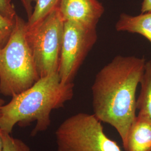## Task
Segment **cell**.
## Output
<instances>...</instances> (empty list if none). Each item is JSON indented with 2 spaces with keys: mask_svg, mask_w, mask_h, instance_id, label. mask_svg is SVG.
<instances>
[{
  "mask_svg": "<svg viewBox=\"0 0 151 151\" xmlns=\"http://www.w3.org/2000/svg\"><path fill=\"white\" fill-rule=\"evenodd\" d=\"M33 1L34 0H20L27 15L28 19L31 16L32 14L33 10Z\"/></svg>",
  "mask_w": 151,
  "mask_h": 151,
  "instance_id": "cell-15",
  "label": "cell"
},
{
  "mask_svg": "<svg viewBox=\"0 0 151 151\" xmlns=\"http://www.w3.org/2000/svg\"><path fill=\"white\" fill-rule=\"evenodd\" d=\"M140 84V93L136 102L137 109L151 119V61L146 62Z\"/></svg>",
  "mask_w": 151,
  "mask_h": 151,
  "instance_id": "cell-10",
  "label": "cell"
},
{
  "mask_svg": "<svg viewBox=\"0 0 151 151\" xmlns=\"http://www.w3.org/2000/svg\"><path fill=\"white\" fill-rule=\"evenodd\" d=\"M125 151H151V119L138 112L130 127Z\"/></svg>",
  "mask_w": 151,
  "mask_h": 151,
  "instance_id": "cell-8",
  "label": "cell"
},
{
  "mask_svg": "<svg viewBox=\"0 0 151 151\" xmlns=\"http://www.w3.org/2000/svg\"><path fill=\"white\" fill-rule=\"evenodd\" d=\"M60 0H34L35 3L31 16L27 22V25H32L40 21L54 9L58 7Z\"/></svg>",
  "mask_w": 151,
  "mask_h": 151,
  "instance_id": "cell-11",
  "label": "cell"
},
{
  "mask_svg": "<svg viewBox=\"0 0 151 151\" xmlns=\"http://www.w3.org/2000/svg\"><path fill=\"white\" fill-rule=\"evenodd\" d=\"M0 12L5 16L14 19L17 14L12 0H0Z\"/></svg>",
  "mask_w": 151,
  "mask_h": 151,
  "instance_id": "cell-14",
  "label": "cell"
},
{
  "mask_svg": "<svg viewBox=\"0 0 151 151\" xmlns=\"http://www.w3.org/2000/svg\"><path fill=\"white\" fill-rule=\"evenodd\" d=\"M97 40L96 29L65 22L58 73L62 83H72L87 55Z\"/></svg>",
  "mask_w": 151,
  "mask_h": 151,
  "instance_id": "cell-6",
  "label": "cell"
},
{
  "mask_svg": "<svg viewBox=\"0 0 151 151\" xmlns=\"http://www.w3.org/2000/svg\"><path fill=\"white\" fill-rule=\"evenodd\" d=\"M15 18L11 19L0 12V49L5 47L13 32Z\"/></svg>",
  "mask_w": 151,
  "mask_h": 151,
  "instance_id": "cell-13",
  "label": "cell"
},
{
  "mask_svg": "<svg viewBox=\"0 0 151 151\" xmlns=\"http://www.w3.org/2000/svg\"><path fill=\"white\" fill-rule=\"evenodd\" d=\"M118 32H127L142 35L151 43V12L137 16L122 14L115 25Z\"/></svg>",
  "mask_w": 151,
  "mask_h": 151,
  "instance_id": "cell-9",
  "label": "cell"
},
{
  "mask_svg": "<svg viewBox=\"0 0 151 151\" xmlns=\"http://www.w3.org/2000/svg\"><path fill=\"white\" fill-rule=\"evenodd\" d=\"M5 104V101L3 99H0V116H1V114H2V109Z\"/></svg>",
  "mask_w": 151,
  "mask_h": 151,
  "instance_id": "cell-17",
  "label": "cell"
},
{
  "mask_svg": "<svg viewBox=\"0 0 151 151\" xmlns=\"http://www.w3.org/2000/svg\"><path fill=\"white\" fill-rule=\"evenodd\" d=\"M3 139L2 151H31L29 146L24 141L14 138L10 134L1 129Z\"/></svg>",
  "mask_w": 151,
  "mask_h": 151,
  "instance_id": "cell-12",
  "label": "cell"
},
{
  "mask_svg": "<svg viewBox=\"0 0 151 151\" xmlns=\"http://www.w3.org/2000/svg\"><path fill=\"white\" fill-rule=\"evenodd\" d=\"M64 24L57 7L35 24L26 25V38L40 78L58 72Z\"/></svg>",
  "mask_w": 151,
  "mask_h": 151,
  "instance_id": "cell-4",
  "label": "cell"
},
{
  "mask_svg": "<svg viewBox=\"0 0 151 151\" xmlns=\"http://www.w3.org/2000/svg\"><path fill=\"white\" fill-rule=\"evenodd\" d=\"M151 12V0H143L142 4L141 12L145 13Z\"/></svg>",
  "mask_w": 151,
  "mask_h": 151,
  "instance_id": "cell-16",
  "label": "cell"
},
{
  "mask_svg": "<svg viewBox=\"0 0 151 151\" xmlns=\"http://www.w3.org/2000/svg\"><path fill=\"white\" fill-rule=\"evenodd\" d=\"M26 25L17 14L11 37L0 49V93L6 96L14 97L40 78L26 38Z\"/></svg>",
  "mask_w": 151,
  "mask_h": 151,
  "instance_id": "cell-3",
  "label": "cell"
},
{
  "mask_svg": "<svg viewBox=\"0 0 151 151\" xmlns=\"http://www.w3.org/2000/svg\"><path fill=\"white\" fill-rule=\"evenodd\" d=\"M3 146H4V143H3V139H2L1 129H0V151H2L3 150Z\"/></svg>",
  "mask_w": 151,
  "mask_h": 151,
  "instance_id": "cell-18",
  "label": "cell"
},
{
  "mask_svg": "<svg viewBox=\"0 0 151 151\" xmlns=\"http://www.w3.org/2000/svg\"><path fill=\"white\" fill-rule=\"evenodd\" d=\"M58 9L64 22L89 29H96L104 12V6L97 0H60Z\"/></svg>",
  "mask_w": 151,
  "mask_h": 151,
  "instance_id": "cell-7",
  "label": "cell"
},
{
  "mask_svg": "<svg viewBox=\"0 0 151 151\" xmlns=\"http://www.w3.org/2000/svg\"><path fill=\"white\" fill-rule=\"evenodd\" d=\"M57 151H122L105 134L94 114H76L60 124L55 133Z\"/></svg>",
  "mask_w": 151,
  "mask_h": 151,
  "instance_id": "cell-5",
  "label": "cell"
},
{
  "mask_svg": "<svg viewBox=\"0 0 151 151\" xmlns=\"http://www.w3.org/2000/svg\"><path fill=\"white\" fill-rule=\"evenodd\" d=\"M73 93V82L62 83L58 72L40 78L32 86L4 105L0 129L11 134L16 125L25 127L36 122L31 133L35 136L48 129L52 110L63 107Z\"/></svg>",
  "mask_w": 151,
  "mask_h": 151,
  "instance_id": "cell-2",
  "label": "cell"
},
{
  "mask_svg": "<svg viewBox=\"0 0 151 151\" xmlns=\"http://www.w3.org/2000/svg\"><path fill=\"white\" fill-rule=\"evenodd\" d=\"M146 63L144 58L116 56L97 73L92 86L93 114L113 127L123 147L136 116V91Z\"/></svg>",
  "mask_w": 151,
  "mask_h": 151,
  "instance_id": "cell-1",
  "label": "cell"
}]
</instances>
